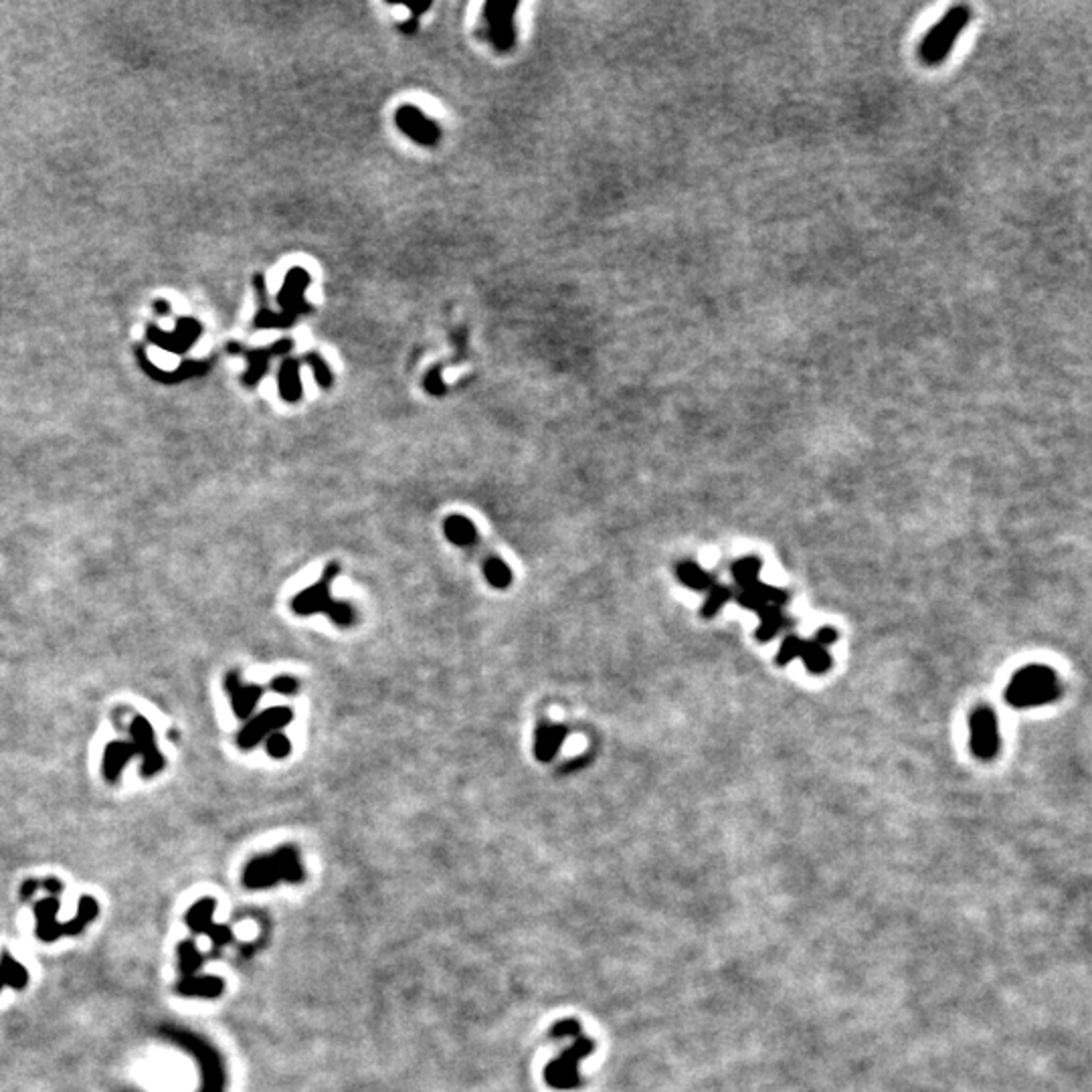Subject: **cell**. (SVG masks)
<instances>
[{
	"label": "cell",
	"instance_id": "30bf717a",
	"mask_svg": "<svg viewBox=\"0 0 1092 1092\" xmlns=\"http://www.w3.org/2000/svg\"><path fill=\"white\" fill-rule=\"evenodd\" d=\"M225 690L229 694L231 706H233L235 717L247 721L254 714L255 706L262 700L263 688L255 684H243L239 672H229L225 678Z\"/></svg>",
	"mask_w": 1092,
	"mask_h": 1092
},
{
	"label": "cell",
	"instance_id": "9a60e30c",
	"mask_svg": "<svg viewBox=\"0 0 1092 1092\" xmlns=\"http://www.w3.org/2000/svg\"><path fill=\"white\" fill-rule=\"evenodd\" d=\"M182 995H201V998H217L223 994V982L219 977H184L176 986Z\"/></svg>",
	"mask_w": 1092,
	"mask_h": 1092
},
{
	"label": "cell",
	"instance_id": "277c9868",
	"mask_svg": "<svg viewBox=\"0 0 1092 1092\" xmlns=\"http://www.w3.org/2000/svg\"><path fill=\"white\" fill-rule=\"evenodd\" d=\"M969 20H971L969 6L957 4V6L951 8V11L934 24V28H930L929 35H926L925 41H922L921 59L925 61L926 65L941 63L945 57H949L955 41L959 39L963 28L969 24Z\"/></svg>",
	"mask_w": 1092,
	"mask_h": 1092
},
{
	"label": "cell",
	"instance_id": "6da1fadb",
	"mask_svg": "<svg viewBox=\"0 0 1092 1092\" xmlns=\"http://www.w3.org/2000/svg\"><path fill=\"white\" fill-rule=\"evenodd\" d=\"M128 730H130L132 740H114L103 751V779L107 783H115L128 760L136 755L144 759L142 775L146 779L164 769V756L156 747V734L150 722L144 717H136Z\"/></svg>",
	"mask_w": 1092,
	"mask_h": 1092
},
{
	"label": "cell",
	"instance_id": "7402d4cb",
	"mask_svg": "<svg viewBox=\"0 0 1092 1092\" xmlns=\"http://www.w3.org/2000/svg\"><path fill=\"white\" fill-rule=\"evenodd\" d=\"M759 573H760V561H759V558L747 557V558H743V561H739V562H734V565H732V577H734V581L739 583L743 589H744V587H748V585H752V583L759 581Z\"/></svg>",
	"mask_w": 1092,
	"mask_h": 1092
},
{
	"label": "cell",
	"instance_id": "ffe728a7",
	"mask_svg": "<svg viewBox=\"0 0 1092 1092\" xmlns=\"http://www.w3.org/2000/svg\"><path fill=\"white\" fill-rule=\"evenodd\" d=\"M0 971H2V977L6 986L15 987V990H23V987L27 986L28 982L27 969H24L20 963H16L15 959L11 957V953H6V951H4L2 957H0Z\"/></svg>",
	"mask_w": 1092,
	"mask_h": 1092
},
{
	"label": "cell",
	"instance_id": "7a4b0ae2",
	"mask_svg": "<svg viewBox=\"0 0 1092 1092\" xmlns=\"http://www.w3.org/2000/svg\"><path fill=\"white\" fill-rule=\"evenodd\" d=\"M1056 696V674L1046 665H1028V668L1020 670L1005 690V700L1016 708L1046 704Z\"/></svg>",
	"mask_w": 1092,
	"mask_h": 1092
},
{
	"label": "cell",
	"instance_id": "5bb4252c",
	"mask_svg": "<svg viewBox=\"0 0 1092 1092\" xmlns=\"http://www.w3.org/2000/svg\"><path fill=\"white\" fill-rule=\"evenodd\" d=\"M444 532L445 539L455 546H471L478 540V531H475L474 522L459 514H452L449 518H445Z\"/></svg>",
	"mask_w": 1092,
	"mask_h": 1092
},
{
	"label": "cell",
	"instance_id": "e0dca14e",
	"mask_svg": "<svg viewBox=\"0 0 1092 1092\" xmlns=\"http://www.w3.org/2000/svg\"><path fill=\"white\" fill-rule=\"evenodd\" d=\"M800 657L812 674H823L831 668V657L826 648L817 645L816 641H804Z\"/></svg>",
	"mask_w": 1092,
	"mask_h": 1092
},
{
	"label": "cell",
	"instance_id": "52a82bcc",
	"mask_svg": "<svg viewBox=\"0 0 1092 1092\" xmlns=\"http://www.w3.org/2000/svg\"><path fill=\"white\" fill-rule=\"evenodd\" d=\"M338 573H340V566H338L336 562H330V565L326 566L322 578L316 583V585L308 587V589H304L301 593H297L296 597L292 599L293 613L304 615V618H306V615H314V613H320V611H326V607H328L330 601H332V595H330V583H332V578L336 577Z\"/></svg>",
	"mask_w": 1092,
	"mask_h": 1092
},
{
	"label": "cell",
	"instance_id": "8fae6325",
	"mask_svg": "<svg viewBox=\"0 0 1092 1092\" xmlns=\"http://www.w3.org/2000/svg\"><path fill=\"white\" fill-rule=\"evenodd\" d=\"M736 601H739L743 607H747V609H752L756 611V613H760V611L769 609V607L785 605V603H787V593L756 581L752 583V585L744 587V589L740 591L739 597H736Z\"/></svg>",
	"mask_w": 1092,
	"mask_h": 1092
},
{
	"label": "cell",
	"instance_id": "2e32d148",
	"mask_svg": "<svg viewBox=\"0 0 1092 1092\" xmlns=\"http://www.w3.org/2000/svg\"><path fill=\"white\" fill-rule=\"evenodd\" d=\"M676 573H678V578L682 581V585L690 587V589H694V591H708L710 587L714 585L713 574L706 573L704 569H700L696 562H688V561L680 562V565H678V569H676Z\"/></svg>",
	"mask_w": 1092,
	"mask_h": 1092
},
{
	"label": "cell",
	"instance_id": "cb8c5ba5",
	"mask_svg": "<svg viewBox=\"0 0 1092 1092\" xmlns=\"http://www.w3.org/2000/svg\"><path fill=\"white\" fill-rule=\"evenodd\" d=\"M179 961H180V971L184 977H190V975L202 965V955L197 951L194 941H186L179 947Z\"/></svg>",
	"mask_w": 1092,
	"mask_h": 1092
},
{
	"label": "cell",
	"instance_id": "44dd1931",
	"mask_svg": "<svg viewBox=\"0 0 1092 1092\" xmlns=\"http://www.w3.org/2000/svg\"><path fill=\"white\" fill-rule=\"evenodd\" d=\"M760 627L756 631V637L760 641H769L777 635V631L785 626V615L781 613L779 607H769V609L760 611Z\"/></svg>",
	"mask_w": 1092,
	"mask_h": 1092
},
{
	"label": "cell",
	"instance_id": "1f68e13d",
	"mask_svg": "<svg viewBox=\"0 0 1092 1092\" xmlns=\"http://www.w3.org/2000/svg\"><path fill=\"white\" fill-rule=\"evenodd\" d=\"M4 986H6V983H4V977H2V971H0V990H2V987H4Z\"/></svg>",
	"mask_w": 1092,
	"mask_h": 1092
},
{
	"label": "cell",
	"instance_id": "f546056e",
	"mask_svg": "<svg viewBox=\"0 0 1092 1092\" xmlns=\"http://www.w3.org/2000/svg\"><path fill=\"white\" fill-rule=\"evenodd\" d=\"M41 888H45V890H47L49 895L53 896V899H57V896L63 892V882H61V880H57V878H45V880H41Z\"/></svg>",
	"mask_w": 1092,
	"mask_h": 1092
},
{
	"label": "cell",
	"instance_id": "9c48e42d",
	"mask_svg": "<svg viewBox=\"0 0 1092 1092\" xmlns=\"http://www.w3.org/2000/svg\"><path fill=\"white\" fill-rule=\"evenodd\" d=\"M214 912V900L202 899L186 912V925L194 934H209L214 947H223L231 941V929L219 925H210V916Z\"/></svg>",
	"mask_w": 1092,
	"mask_h": 1092
},
{
	"label": "cell",
	"instance_id": "4fadbf2b",
	"mask_svg": "<svg viewBox=\"0 0 1092 1092\" xmlns=\"http://www.w3.org/2000/svg\"><path fill=\"white\" fill-rule=\"evenodd\" d=\"M57 912H59V900L53 899V896L35 904L37 937H39V941L51 942L63 934L61 933V922L57 921Z\"/></svg>",
	"mask_w": 1092,
	"mask_h": 1092
},
{
	"label": "cell",
	"instance_id": "f1b7e54d",
	"mask_svg": "<svg viewBox=\"0 0 1092 1092\" xmlns=\"http://www.w3.org/2000/svg\"><path fill=\"white\" fill-rule=\"evenodd\" d=\"M835 639H838V634H835V630H831V627H823V630H819L816 634V644L821 645V648H827V645L834 644Z\"/></svg>",
	"mask_w": 1092,
	"mask_h": 1092
},
{
	"label": "cell",
	"instance_id": "7c38bea8",
	"mask_svg": "<svg viewBox=\"0 0 1092 1092\" xmlns=\"http://www.w3.org/2000/svg\"><path fill=\"white\" fill-rule=\"evenodd\" d=\"M569 728L565 725H552V722H540L535 732V756L540 763H550L561 751L565 743Z\"/></svg>",
	"mask_w": 1092,
	"mask_h": 1092
},
{
	"label": "cell",
	"instance_id": "4dcf8cb0",
	"mask_svg": "<svg viewBox=\"0 0 1092 1092\" xmlns=\"http://www.w3.org/2000/svg\"><path fill=\"white\" fill-rule=\"evenodd\" d=\"M39 888H41V880H32V878L27 880V882L20 886V899H31V896L35 895V890H39Z\"/></svg>",
	"mask_w": 1092,
	"mask_h": 1092
},
{
	"label": "cell",
	"instance_id": "4316f807",
	"mask_svg": "<svg viewBox=\"0 0 1092 1092\" xmlns=\"http://www.w3.org/2000/svg\"><path fill=\"white\" fill-rule=\"evenodd\" d=\"M801 645H804V639H800V637H795V635H789L787 639L781 644L777 661H779L781 665H785V664H789L791 660H795V657H800Z\"/></svg>",
	"mask_w": 1092,
	"mask_h": 1092
},
{
	"label": "cell",
	"instance_id": "ba28073f",
	"mask_svg": "<svg viewBox=\"0 0 1092 1092\" xmlns=\"http://www.w3.org/2000/svg\"><path fill=\"white\" fill-rule=\"evenodd\" d=\"M591 1050H593V1042L585 1040V1038H578L577 1044L573 1048L566 1050V1054L562 1058H558L557 1062L548 1066L546 1070V1081H548L550 1086H557V1089H570V1086H577L578 1078H577V1064L581 1058L589 1056Z\"/></svg>",
	"mask_w": 1092,
	"mask_h": 1092
},
{
	"label": "cell",
	"instance_id": "83f0119b",
	"mask_svg": "<svg viewBox=\"0 0 1092 1092\" xmlns=\"http://www.w3.org/2000/svg\"><path fill=\"white\" fill-rule=\"evenodd\" d=\"M271 690L277 694H284V696H292V694L300 690V682L293 676H275L271 680Z\"/></svg>",
	"mask_w": 1092,
	"mask_h": 1092
},
{
	"label": "cell",
	"instance_id": "d4e9b609",
	"mask_svg": "<svg viewBox=\"0 0 1092 1092\" xmlns=\"http://www.w3.org/2000/svg\"><path fill=\"white\" fill-rule=\"evenodd\" d=\"M730 597L732 593L728 587L714 583V585L708 589V599H706L704 605H702V615H704V618H713L714 613L721 611V607L726 605V601Z\"/></svg>",
	"mask_w": 1092,
	"mask_h": 1092
},
{
	"label": "cell",
	"instance_id": "ac0fdd59",
	"mask_svg": "<svg viewBox=\"0 0 1092 1092\" xmlns=\"http://www.w3.org/2000/svg\"><path fill=\"white\" fill-rule=\"evenodd\" d=\"M98 912H99L98 900L91 899V896H84V899L80 900V910H77V916L73 918V921L61 925V933H63V934H80L81 930H84L85 926H88L89 922L93 921L95 916H98Z\"/></svg>",
	"mask_w": 1092,
	"mask_h": 1092
},
{
	"label": "cell",
	"instance_id": "8992f818",
	"mask_svg": "<svg viewBox=\"0 0 1092 1092\" xmlns=\"http://www.w3.org/2000/svg\"><path fill=\"white\" fill-rule=\"evenodd\" d=\"M971 751L983 760L994 759L999 751L998 718L987 706L977 708L971 717Z\"/></svg>",
	"mask_w": 1092,
	"mask_h": 1092
},
{
	"label": "cell",
	"instance_id": "5b68a950",
	"mask_svg": "<svg viewBox=\"0 0 1092 1092\" xmlns=\"http://www.w3.org/2000/svg\"><path fill=\"white\" fill-rule=\"evenodd\" d=\"M292 721H293L292 708H285V706H273L270 710H263V713H259L258 717L249 718V722L241 728V732L237 734L239 748L251 751V748L258 747L262 740H266L271 732H277L280 728L288 726Z\"/></svg>",
	"mask_w": 1092,
	"mask_h": 1092
},
{
	"label": "cell",
	"instance_id": "484cf974",
	"mask_svg": "<svg viewBox=\"0 0 1092 1092\" xmlns=\"http://www.w3.org/2000/svg\"><path fill=\"white\" fill-rule=\"evenodd\" d=\"M266 751L270 752L273 759H284L292 752V744H289V739L284 734V732H271L270 736L266 739Z\"/></svg>",
	"mask_w": 1092,
	"mask_h": 1092
},
{
	"label": "cell",
	"instance_id": "d6986e66",
	"mask_svg": "<svg viewBox=\"0 0 1092 1092\" xmlns=\"http://www.w3.org/2000/svg\"><path fill=\"white\" fill-rule=\"evenodd\" d=\"M483 574H486L488 583L494 589H506V587L512 585V578H514L510 566L498 557H492L483 562Z\"/></svg>",
	"mask_w": 1092,
	"mask_h": 1092
},
{
	"label": "cell",
	"instance_id": "3957f363",
	"mask_svg": "<svg viewBox=\"0 0 1092 1092\" xmlns=\"http://www.w3.org/2000/svg\"><path fill=\"white\" fill-rule=\"evenodd\" d=\"M301 878L304 870L293 847H280L270 856H258L247 864L243 872V882L247 888L273 886L277 880L300 882Z\"/></svg>",
	"mask_w": 1092,
	"mask_h": 1092
},
{
	"label": "cell",
	"instance_id": "603a6c76",
	"mask_svg": "<svg viewBox=\"0 0 1092 1092\" xmlns=\"http://www.w3.org/2000/svg\"><path fill=\"white\" fill-rule=\"evenodd\" d=\"M324 613L340 627L354 626V622H357V609L346 601H336V599H332L330 605L326 607Z\"/></svg>",
	"mask_w": 1092,
	"mask_h": 1092
}]
</instances>
